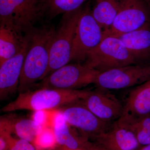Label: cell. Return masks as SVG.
I'll return each instance as SVG.
<instances>
[{"label": "cell", "instance_id": "cell-1", "mask_svg": "<svg viewBox=\"0 0 150 150\" xmlns=\"http://www.w3.org/2000/svg\"><path fill=\"white\" fill-rule=\"evenodd\" d=\"M56 32L54 25L45 24L34 27L27 33L28 50L20 79L18 93L32 89L37 81L46 76L51 45Z\"/></svg>", "mask_w": 150, "mask_h": 150}, {"label": "cell", "instance_id": "cell-2", "mask_svg": "<svg viewBox=\"0 0 150 150\" xmlns=\"http://www.w3.org/2000/svg\"><path fill=\"white\" fill-rule=\"evenodd\" d=\"M89 90L39 88L19 93L14 100L1 109L2 112L16 110L38 111L60 108L84 98Z\"/></svg>", "mask_w": 150, "mask_h": 150}, {"label": "cell", "instance_id": "cell-3", "mask_svg": "<svg viewBox=\"0 0 150 150\" xmlns=\"http://www.w3.org/2000/svg\"><path fill=\"white\" fill-rule=\"evenodd\" d=\"M84 64L103 72L137 63L118 38L106 36L88 54Z\"/></svg>", "mask_w": 150, "mask_h": 150}, {"label": "cell", "instance_id": "cell-4", "mask_svg": "<svg viewBox=\"0 0 150 150\" xmlns=\"http://www.w3.org/2000/svg\"><path fill=\"white\" fill-rule=\"evenodd\" d=\"M43 17L40 0H0V24L25 34Z\"/></svg>", "mask_w": 150, "mask_h": 150}, {"label": "cell", "instance_id": "cell-5", "mask_svg": "<svg viewBox=\"0 0 150 150\" xmlns=\"http://www.w3.org/2000/svg\"><path fill=\"white\" fill-rule=\"evenodd\" d=\"M82 7L63 15L51 45L49 67L46 76L71 62L73 40Z\"/></svg>", "mask_w": 150, "mask_h": 150}, {"label": "cell", "instance_id": "cell-6", "mask_svg": "<svg viewBox=\"0 0 150 150\" xmlns=\"http://www.w3.org/2000/svg\"><path fill=\"white\" fill-rule=\"evenodd\" d=\"M103 37L102 28L92 14L89 3L82 7L73 40L71 61L85 62L87 55L100 43Z\"/></svg>", "mask_w": 150, "mask_h": 150}, {"label": "cell", "instance_id": "cell-7", "mask_svg": "<svg viewBox=\"0 0 150 150\" xmlns=\"http://www.w3.org/2000/svg\"><path fill=\"white\" fill-rule=\"evenodd\" d=\"M99 73L84 63L68 64L48 75L34 87L77 90L94 84Z\"/></svg>", "mask_w": 150, "mask_h": 150}, {"label": "cell", "instance_id": "cell-8", "mask_svg": "<svg viewBox=\"0 0 150 150\" xmlns=\"http://www.w3.org/2000/svg\"><path fill=\"white\" fill-rule=\"evenodd\" d=\"M150 80V63L128 65L112 69L98 75L97 88L114 90L140 85Z\"/></svg>", "mask_w": 150, "mask_h": 150}, {"label": "cell", "instance_id": "cell-9", "mask_svg": "<svg viewBox=\"0 0 150 150\" xmlns=\"http://www.w3.org/2000/svg\"><path fill=\"white\" fill-rule=\"evenodd\" d=\"M149 22L150 7L145 0H122L118 14L103 37H118Z\"/></svg>", "mask_w": 150, "mask_h": 150}, {"label": "cell", "instance_id": "cell-10", "mask_svg": "<svg viewBox=\"0 0 150 150\" xmlns=\"http://www.w3.org/2000/svg\"><path fill=\"white\" fill-rule=\"evenodd\" d=\"M81 100L59 109L67 124L93 142L100 134L109 130L113 123H106L100 120Z\"/></svg>", "mask_w": 150, "mask_h": 150}, {"label": "cell", "instance_id": "cell-11", "mask_svg": "<svg viewBox=\"0 0 150 150\" xmlns=\"http://www.w3.org/2000/svg\"><path fill=\"white\" fill-rule=\"evenodd\" d=\"M81 100L96 116L106 123L118 121L123 113V105L108 91L99 88L90 91Z\"/></svg>", "mask_w": 150, "mask_h": 150}, {"label": "cell", "instance_id": "cell-12", "mask_svg": "<svg viewBox=\"0 0 150 150\" xmlns=\"http://www.w3.org/2000/svg\"><path fill=\"white\" fill-rule=\"evenodd\" d=\"M93 142L102 150H137L141 147L130 125L118 121Z\"/></svg>", "mask_w": 150, "mask_h": 150}, {"label": "cell", "instance_id": "cell-13", "mask_svg": "<svg viewBox=\"0 0 150 150\" xmlns=\"http://www.w3.org/2000/svg\"><path fill=\"white\" fill-rule=\"evenodd\" d=\"M150 115V80L137 86L123 105V113L118 121L131 125Z\"/></svg>", "mask_w": 150, "mask_h": 150}, {"label": "cell", "instance_id": "cell-14", "mask_svg": "<svg viewBox=\"0 0 150 150\" xmlns=\"http://www.w3.org/2000/svg\"><path fill=\"white\" fill-rule=\"evenodd\" d=\"M27 40L21 52L16 56L0 64V100L8 99L18 92L20 79L28 47Z\"/></svg>", "mask_w": 150, "mask_h": 150}, {"label": "cell", "instance_id": "cell-15", "mask_svg": "<svg viewBox=\"0 0 150 150\" xmlns=\"http://www.w3.org/2000/svg\"><path fill=\"white\" fill-rule=\"evenodd\" d=\"M41 130V126L34 120L12 112H8L0 117V130L14 134L17 138L33 144Z\"/></svg>", "mask_w": 150, "mask_h": 150}, {"label": "cell", "instance_id": "cell-16", "mask_svg": "<svg viewBox=\"0 0 150 150\" xmlns=\"http://www.w3.org/2000/svg\"><path fill=\"white\" fill-rule=\"evenodd\" d=\"M118 38L134 57L137 64H149L148 62L150 61V22Z\"/></svg>", "mask_w": 150, "mask_h": 150}, {"label": "cell", "instance_id": "cell-17", "mask_svg": "<svg viewBox=\"0 0 150 150\" xmlns=\"http://www.w3.org/2000/svg\"><path fill=\"white\" fill-rule=\"evenodd\" d=\"M54 134L57 144L71 149L102 150L95 143L84 137L65 121L54 126Z\"/></svg>", "mask_w": 150, "mask_h": 150}, {"label": "cell", "instance_id": "cell-18", "mask_svg": "<svg viewBox=\"0 0 150 150\" xmlns=\"http://www.w3.org/2000/svg\"><path fill=\"white\" fill-rule=\"evenodd\" d=\"M27 34L0 24V64L19 54L27 42Z\"/></svg>", "mask_w": 150, "mask_h": 150}, {"label": "cell", "instance_id": "cell-19", "mask_svg": "<svg viewBox=\"0 0 150 150\" xmlns=\"http://www.w3.org/2000/svg\"><path fill=\"white\" fill-rule=\"evenodd\" d=\"M92 14L103 33L111 27L117 16L122 0H93Z\"/></svg>", "mask_w": 150, "mask_h": 150}, {"label": "cell", "instance_id": "cell-20", "mask_svg": "<svg viewBox=\"0 0 150 150\" xmlns=\"http://www.w3.org/2000/svg\"><path fill=\"white\" fill-rule=\"evenodd\" d=\"M90 0H40L43 16L52 19L77 10Z\"/></svg>", "mask_w": 150, "mask_h": 150}, {"label": "cell", "instance_id": "cell-21", "mask_svg": "<svg viewBox=\"0 0 150 150\" xmlns=\"http://www.w3.org/2000/svg\"><path fill=\"white\" fill-rule=\"evenodd\" d=\"M130 126L141 147L150 144V115Z\"/></svg>", "mask_w": 150, "mask_h": 150}, {"label": "cell", "instance_id": "cell-22", "mask_svg": "<svg viewBox=\"0 0 150 150\" xmlns=\"http://www.w3.org/2000/svg\"><path fill=\"white\" fill-rule=\"evenodd\" d=\"M10 150H38L35 145L27 140L12 136Z\"/></svg>", "mask_w": 150, "mask_h": 150}, {"label": "cell", "instance_id": "cell-23", "mask_svg": "<svg viewBox=\"0 0 150 150\" xmlns=\"http://www.w3.org/2000/svg\"><path fill=\"white\" fill-rule=\"evenodd\" d=\"M12 136L6 131L0 130V150H10Z\"/></svg>", "mask_w": 150, "mask_h": 150}, {"label": "cell", "instance_id": "cell-24", "mask_svg": "<svg viewBox=\"0 0 150 150\" xmlns=\"http://www.w3.org/2000/svg\"><path fill=\"white\" fill-rule=\"evenodd\" d=\"M49 150H87L85 149H68L65 147L59 146L57 145L54 147L52 148L51 149Z\"/></svg>", "mask_w": 150, "mask_h": 150}, {"label": "cell", "instance_id": "cell-25", "mask_svg": "<svg viewBox=\"0 0 150 150\" xmlns=\"http://www.w3.org/2000/svg\"><path fill=\"white\" fill-rule=\"evenodd\" d=\"M137 150H150V144L143 146Z\"/></svg>", "mask_w": 150, "mask_h": 150}, {"label": "cell", "instance_id": "cell-26", "mask_svg": "<svg viewBox=\"0 0 150 150\" xmlns=\"http://www.w3.org/2000/svg\"><path fill=\"white\" fill-rule=\"evenodd\" d=\"M145 1H146V2L149 5L150 7V0H145Z\"/></svg>", "mask_w": 150, "mask_h": 150}]
</instances>
